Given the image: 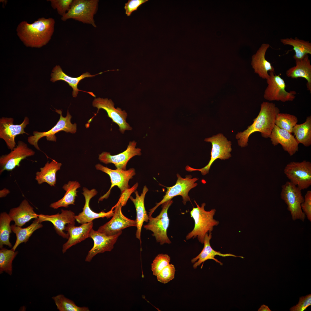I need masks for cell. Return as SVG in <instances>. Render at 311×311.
Segmentation results:
<instances>
[{
    "instance_id": "cell-1",
    "label": "cell",
    "mask_w": 311,
    "mask_h": 311,
    "mask_svg": "<svg viewBox=\"0 0 311 311\" xmlns=\"http://www.w3.org/2000/svg\"><path fill=\"white\" fill-rule=\"evenodd\" d=\"M55 24V20L52 18H39L31 24L22 21L17 26V34L26 47L40 48L51 39Z\"/></svg>"
},
{
    "instance_id": "cell-2",
    "label": "cell",
    "mask_w": 311,
    "mask_h": 311,
    "mask_svg": "<svg viewBox=\"0 0 311 311\" xmlns=\"http://www.w3.org/2000/svg\"><path fill=\"white\" fill-rule=\"evenodd\" d=\"M280 112L279 109L274 103L263 102L261 105L260 112L252 124L243 132L236 135L238 145L242 147L247 146L249 136L256 132H260L264 138H269L275 125L276 116Z\"/></svg>"
},
{
    "instance_id": "cell-3",
    "label": "cell",
    "mask_w": 311,
    "mask_h": 311,
    "mask_svg": "<svg viewBox=\"0 0 311 311\" xmlns=\"http://www.w3.org/2000/svg\"><path fill=\"white\" fill-rule=\"evenodd\" d=\"M194 202L197 207L193 208L190 214L194 220V227L193 230L187 235L186 239L188 240L197 237L199 242L203 244L206 234L208 232H211L214 227L219 224V222L213 218L216 212L215 209L207 211L204 209L205 203H202L200 206L195 201Z\"/></svg>"
},
{
    "instance_id": "cell-4",
    "label": "cell",
    "mask_w": 311,
    "mask_h": 311,
    "mask_svg": "<svg viewBox=\"0 0 311 311\" xmlns=\"http://www.w3.org/2000/svg\"><path fill=\"white\" fill-rule=\"evenodd\" d=\"M98 0H73L71 7L61 20L65 21L73 19L96 27L94 16L97 12Z\"/></svg>"
},
{
    "instance_id": "cell-5",
    "label": "cell",
    "mask_w": 311,
    "mask_h": 311,
    "mask_svg": "<svg viewBox=\"0 0 311 311\" xmlns=\"http://www.w3.org/2000/svg\"><path fill=\"white\" fill-rule=\"evenodd\" d=\"M204 141L211 142L212 145L211 159L208 163L203 168L198 169L187 166L185 167L186 171L189 172L199 171L202 175H204L208 173L211 165L216 159L225 160L231 157L230 153L232 150L231 142L228 141L222 134L219 133L216 135L206 138Z\"/></svg>"
},
{
    "instance_id": "cell-6",
    "label": "cell",
    "mask_w": 311,
    "mask_h": 311,
    "mask_svg": "<svg viewBox=\"0 0 311 311\" xmlns=\"http://www.w3.org/2000/svg\"><path fill=\"white\" fill-rule=\"evenodd\" d=\"M55 109V111L60 115L59 119L55 125L47 131L40 132L34 131L33 132V135L28 137V142L39 151H40V149L38 145V142L42 137H45L48 141L56 142V137L55 134L60 131H62L72 134L75 133L76 132V124H73L71 123V120L72 116L68 110L66 116L63 117L61 110Z\"/></svg>"
},
{
    "instance_id": "cell-7",
    "label": "cell",
    "mask_w": 311,
    "mask_h": 311,
    "mask_svg": "<svg viewBox=\"0 0 311 311\" xmlns=\"http://www.w3.org/2000/svg\"><path fill=\"white\" fill-rule=\"evenodd\" d=\"M301 191L290 181H287L282 186L280 197L287 205L292 219H299L303 222L306 216L301 207L304 201Z\"/></svg>"
},
{
    "instance_id": "cell-8",
    "label": "cell",
    "mask_w": 311,
    "mask_h": 311,
    "mask_svg": "<svg viewBox=\"0 0 311 311\" xmlns=\"http://www.w3.org/2000/svg\"><path fill=\"white\" fill-rule=\"evenodd\" d=\"M173 202L170 200L162 204V210L160 214L155 217H149L148 223L143 226L145 229L153 232L152 236L155 237L157 242L160 245L171 242L167 234L169 223L167 212Z\"/></svg>"
},
{
    "instance_id": "cell-9",
    "label": "cell",
    "mask_w": 311,
    "mask_h": 311,
    "mask_svg": "<svg viewBox=\"0 0 311 311\" xmlns=\"http://www.w3.org/2000/svg\"><path fill=\"white\" fill-rule=\"evenodd\" d=\"M177 179L176 184L170 187L165 186L167 188L165 195L160 202L157 203L154 207L149 210L148 215L149 217L151 216L156 209L160 205L171 200L175 196H181L184 205L186 204L187 202L190 201L188 195V193L191 189L197 185V183L196 182L198 180V178L196 177L192 178L190 175H186L185 178H182L179 174H177Z\"/></svg>"
},
{
    "instance_id": "cell-10",
    "label": "cell",
    "mask_w": 311,
    "mask_h": 311,
    "mask_svg": "<svg viewBox=\"0 0 311 311\" xmlns=\"http://www.w3.org/2000/svg\"><path fill=\"white\" fill-rule=\"evenodd\" d=\"M284 173L292 183L301 190L311 185V163L306 160L292 162L285 167Z\"/></svg>"
},
{
    "instance_id": "cell-11",
    "label": "cell",
    "mask_w": 311,
    "mask_h": 311,
    "mask_svg": "<svg viewBox=\"0 0 311 311\" xmlns=\"http://www.w3.org/2000/svg\"><path fill=\"white\" fill-rule=\"evenodd\" d=\"M269 75L266 79L268 85L264 92V98L269 101H293L295 98V91H287L285 81L279 75L274 72H270Z\"/></svg>"
},
{
    "instance_id": "cell-12",
    "label": "cell",
    "mask_w": 311,
    "mask_h": 311,
    "mask_svg": "<svg viewBox=\"0 0 311 311\" xmlns=\"http://www.w3.org/2000/svg\"><path fill=\"white\" fill-rule=\"evenodd\" d=\"M114 105V103L112 100L107 98H95L92 102L93 106L98 109L97 113L100 109L105 110L108 116L118 126L119 130L122 133H124L126 130H132V127L126 121L127 116L126 112L120 108H115Z\"/></svg>"
},
{
    "instance_id": "cell-13",
    "label": "cell",
    "mask_w": 311,
    "mask_h": 311,
    "mask_svg": "<svg viewBox=\"0 0 311 311\" xmlns=\"http://www.w3.org/2000/svg\"><path fill=\"white\" fill-rule=\"evenodd\" d=\"M14 119L12 117H2L0 119V138L5 141L8 148L11 150L16 146L15 139L20 134H29L24 129L29 123V118L26 116L19 124H14Z\"/></svg>"
},
{
    "instance_id": "cell-14",
    "label": "cell",
    "mask_w": 311,
    "mask_h": 311,
    "mask_svg": "<svg viewBox=\"0 0 311 311\" xmlns=\"http://www.w3.org/2000/svg\"><path fill=\"white\" fill-rule=\"evenodd\" d=\"M35 151L28 147L27 144L19 141L16 147L9 153L0 157V173L4 170L11 171L20 166L21 161L26 158L34 156Z\"/></svg>"
},
{
    "instance_id": "cell-15",
    "label": "cell",
    "mask_w": 311,
    "mask_h": 311,
    "mask_svg": "<svg viewBox=\"0 0 311 311\" xmlns=\"http://www.w3.org/2000/svg\"><path fill=\"white\" fill-rule=\"evenodd\" d=\"M95 167L97 170L108 175L111 183L109 190L100 198L99 201H102L104 199H107L110 194L111 189L115 186H117L120 189L121 193L126 189L129 188V181L136 174L134 168H130L127 170L117 169L113 170L100 164H96Z\"/></svg>"
},
{
    "instance_id": "cell-16",
    "label": "cell",
    "mask_w": 311,
    "mask_h": 311,
    "mask_svg": "<svg viewBox=\"0 0 311 311\" xmlns=\"http://www.w3.org/2000/svg\"><path fill=\"white\" fill-rule=\"evenodd\" d=\"M122 232L121 231L114 235L109 236L92 229L90 232L89 238L93 239L94 244L89 251L85 261L90 262L97 254L111 251Z\"/></svg>"
},
{
    "instance_id": "cell-17",
    "label": "cell",
    "mask_w": 311,
    "mask_h": 311,
    "mask_svg": "<svg viewBox=\"0 0 311 311\" xmlns=\"http://www.w3.org/2000/svg\"><path fill=\"white\" fill-rule=\"evenodd\" d=\"M136 144L135 141H130L125 151L115 155H111L110 152H103L99 155L98 159L105 164H113L117 169L125 170L130 159L135 156L141 155V149L136 147Z\"/></svg>"
},
{
    "instance_id": "cell-18",
    "label": "cell",
    "mask_w": 311,
    "mask_h": 311,
    "mask_svg": "<svg viewBox=\"0 0 311 311\" xmlns=\"http://www.w3.org/2000/svg\"><path fill=\"white\" fill-rule=\"evenodd\" d=\"M122 207L121 204L113 207L111 209L113 210L115 208V209L112 218L99 227L97 231L107 235L111 236L128 227H136L135 220L129 219L123 214L122 211Z\"/></svg>"
},
{
    "instance_id": "cell-19",
    "label": "cell",
    "mask_w": 311,
    "mask_h": 311,
    "mask_svg": "<svg viewBox=\"0 0 311 311\" xmlns=\"http://www.w3.org/2000/svg\"><path fill=\"white\" fill-rule=\"evenodd\" d=\"M75 213L71 210L62 209L60 214L51 215H39L38 219L40 223L45 221L52 223L57 233L63 238L67 239L69 235L64 232L65 225L68 224L75 225Z\"/></svg>"
},
{
    "instance_id": "cell-20",
    "label": "cell",
    "mask_w": 311,
    "mask_h": 311,
    "mask_svg": "<svg viewBox=\"0 0 311 311\" xmlns=\"http://www.w3.org/2000/svg\"><path fill=\"white\" fill-rule=\"evenodd\" d=\"M82 190L83 192L82 194L85 198V204L82 208L83 211L75 217L79 223L82 224L92 222L96 219L105 217L108 218L113 216L114 211L112 209L107 212L101 211L98 213L92 211L90 207L89 202L91 199L97 194L98 192L94 189L89 190L85 187H84Z\"/></svg>"
},
{
    "instance_id": "cell-21",
    "label": "cell",
    "mask_w": 311,
    "mask_h": 311,
    "mask_svg": "<svg viewBox=\"0 0 311 311\" xmlns=\"http://www.w3.org/2000/svg\"><path fill=\"white\" fill-rule=\"evenodd\" d=\"M269 138L273 145L278 144L282 146L284 150L290 156L294 154L298 151L299 143L292 135L286 130L281 129L275 124Z\"/></svg>"
},
{
    "instance_id": "cell-22",
    "label": "cell",
    "mask_w": 311,
    "mask_h": 311,
    "mask_svg": "<svg viewBox=\"0 0 311 311\" xmlns=\"http://www.w3.org/2000/svg\"><path fill=\"white\" fill-rule=\"evenodd\" d=\"M93 226L92 221L82 224L79 226L72 224H67L65 227V230L67 232L69 237L68 241L63 245V253H65L72 246L89 238L90 232L92 229Z\"/></svg>"
},
{
    "instance_id": "cell-23",
    "label": "cell",
    "mask_w": 311,
    "mask_h": 311,
    "mask_svg": "<svg viewBox=\"0 0 311 311\" xmlns=\"http://www.w3.org/2000/svg\"><path fill=\"white\" fill-rule=\"evenodd\" d=\"M270 46L268 43H263L252 57L251 65L255 73L263 79L269 76L268 72H274V68L265 58L267 50Z\"/></svg>"
},
{
    "instance_id": "cell-24",
    "label": "cell",
    "mask_w": 311,
    "mask_h": 311,
    "mask_svg": "<svg viewBox=\"0 0 311 311\" xmlns=\"http://www.w3.org/2000/svg\"><path fill=\"white\" fill-rule=\"evenodd\" d=\"M102 73V72H101L96 75H91L89 73L86 72L83 73L78 77H72L66 74L63 71L59 65H57L53 68L52 71V73L51 74V78L50 81L52 82H55L57 81L63 80L67 82L73 89L72 95L74 97L77 96L79 91L87 92L93 96L96 97L95 95L92 92L79 90L77 88L78 85L80 81L85 78L93 77Z\"/></svg>"
},
{
    "instance_id": "cell-25",
    "label": "cell",
    "mask_w": 311,
    "mask_h": 311,
    "mask_svg": "<svg viewBox=\"0 0 311 311\" xmlns=\"http://www.w3.org/2000/svg\"><path fill=\"white\" fill-rule=\"evenodd\" d=\"M148 191V188L146 186H145L143 188L142 192L140 196L138 191L136 190L134 192L136 198H134L131 196L129 198L134 204L136 208V216L135 221L137 227L136 237L141 242V230L143 223L144 222H148L149 218L144 205L145 196Z\"/></svg>"
},
{
    "instance_id": "cell-26",
    "label": "cell",
    "mask_w": 311,
    "mask_h": 311,
    "mask_svg": "<svg viewBox=\"0 0 311 311\" xmlns=\"http://www.w3.org/2000/svg\"><path fill=\"white\" fill-rule=\"evenodd\" d=\"M212 237L211 232H209L208 235V233L206 234L204 240V246L203 249L198 256L191 259V262L192 263H194L193 265L194 269L196 268L197 267L202 263L208 259L213 260L220 265H222V263L215 258V256L217 255L223 257L231 256L244 258L242 256H238L230 253L222 254L219 251H215L212 248L210 244V240Z\"/></svg>"
},
{
    "instance_id": "cell-27",
    "label": "cell",
    "mask_w": 311,
    "mask_h": 311,
    "mask_svg": "<svg viewBox=\"0 0 311 311\" xmlns=\"http://www.w3.org/2000/svg\"><path fill=\"white\" fill-rule=\"evenodd\" d=\"M9 215L16 225L21 227L33 219L38 218V215L25 199L17 207L11 209Z\"/></svg>"
},
{
    "instance_id": "cell-28",
    "label": "cell",
    "mask_w": 311,
    "mask_h": 311,
    "mask_svg": "<svg viewBox=\"0 0 311 311\" xmlns=\"http://www.w3.org/2000/svg\"><path fill=\"white\" fill-rule=\"evenodd\" d=\"M296 65L286 71L288 77L297 79L301 77L307 81V90L311 92V65L308 55L300 60H295Z\"/></svg>"
},
{
    "instance_id": "cell-29",
    "label": "cell",
    "mask_w": 311,
    "mask_h": 311,
    "mask_svg": "<svg viewBox=\"0 0 311 311\" xmlns=\"http://www.w3.org/2000/svg\"><path fill=\"white\" fill-rule=\"evenodd\" d=\"M62 164L54 160L50 162L48 161L44 166L40 168V171L36 173L35 180L40 185L46 183L51 186H55L56 183V174L60 169Z\"/></svg>"
},
{
    "instance_id": "cell-30",
    "label": "cell",
    "mask_w": 311,
    "mask_h": 311,
    "mask_svg": "<svg viewBox=\"0 0 311 311\" xmlns=\"http://www.w3.org/2000/svg\"><path fill=\"white\" fill-rule=\"evenodd\" d=\"M80 187V183L77 181H69L62 187L63 189L66 191L63 197L58 201L51 203L50 207L57 209L62 207L67 208L71 204L75 205V198L77 196L78 191L77 190Z\"/></svg>"
},
{
    "instance_id": "cell-31",
    "label": "cell",
    "mask_w": 311,
    "mask_h": 311,
    "mask_svg": "<svg viewBox=\"0 0 311 311\" xmlns=\"http://www.w3.org/2000/svg\"><path fill=\"white\" fill-rule=\"evenodd\" d=\"M43 226L41 223L39 222L38 218L35 219L30 225L25 228H22L15 224L11 225L12 230L16 237V242L11 249L15 251L20 244L27 242L33 232Z\"/></svg>"
},
{
    "instance_id": "cell-32",
    "label": "cell",
    "mask_w": 311,
    "mask_h": 311,
    "mask_svg": "<svg viewBox=\"0 0 311 311\" xmlns=\"http://www.w3.org/2000/svg\"><path fill=\"white\" fill-rule=\"evenodd\" d=\"M284 45L292 46L295 52L293 57L295 60H300L308 54H311V43L297 37L287 38L280 39Z\"/></svg>"
},
{
    "instance_id": "cell-33",
    "label": "cell",
    "mask_w": 311,
    "mask_h": 311,
    "mask_svg": "<svg viewBox=\"0 0 311 311\" xmlns=\"http://www.w3.org/2000/svg\"><path fill=\"white\" fill-rule=\"evenodd\" d=\"M292 133L299 144L308 147L311 145V116H308L303 123L296 124L293 128Z\"/></svg>"
},
{
    "instance_id": "cell-34",
    "label": "cell",
    "mask_w": 311,
    "mask_h": 311,
    "mask_svg": "<svg viewBox=\"0 0 311 311\" xmlns=\"http://www.w3.org/2000/svg\"><path fill=\"white\" fill-rule=\"evenodd\" d=\"M12 221L9 214L3 212L0 215V248L3 247V245H6L9 247L12 246L10 241V234L12 233L10 223Z\"/></svg>"
},
{
    "instance_id": "cell-35",
    "label": "cell",
    "mask_w": 311,
    "mask_h": 311,
    "mask_svg": "<svg viewBox=\"0 0 311 311\" xmlns=\"http://www.w3.org/2000/svg\"><path fill=\"white\" fill-rule=\"evenodd\" d=\"M18 251H14L4 248L0 250V274L3 272L11 275L13 271L12 262L16 255Z\"/></svg>"
},
{
    "instance_id": "cell-36",
    "label": "cell",
    "mask_w": 311,
    "mask_h": 311,
    "mask_svg": "<svg viewBox=\"0 0 311 311\" xmlns=\"http://www.w3.org/2000/svg\"><path fill=\"white\" fill-rule=\"evenodd\" d=\"M59 311H89L88 307L77 306L72 300L67 298L62 294L52 297Z\"/></svg>"
},
{
    "instance_id": "cell-37",
    "label": "cell",
    "mask_w": 311,
    "mask_h": 311,
    "mask_svg": "<svg viewBox=\"0 0 311 311\" xmlns=\"http://www.w3.org/2000/svg\"><path fill=\"white\" fill-rule=\"evenodd\" d=\"M297 122V118L295 115L280 112L276 116L275 124L279 128L286 130L292 134L293 128Z\"/></svg>"
},
{
    "instance_id": "cell-38",
    "label": "cell",
    "mask_w": 311,
    "mask_h": 311,
    "mask_svg": "<svg viewBox=\"0 0 311 311\" xmlns=\"http://www.w3.org/2000/svg\"><path fill=\"white\" fill-rule=\"evenodd\" d=\"M170 256L167 254L158 255L151 264L153 274L156 276L164 268L170 264Z\"/></svg>"
},
{
    "instance_id": "cell-39",
    "label": "cell",
    "mask_w": 311,
    "mask_h": 311,
    "mask_svg": "<svg viewBox=\"0 0 311 311\" xmlns=\"http://www.w3.org/2000/svg\"><path fill=\"white\" fill-rule=\"evenodd\" d=\"M52 7L56 10L58 14L64 16L69 10L73 0H50Z\"/></svg>"
},
{
    "instance_id": "cell-40",
    "label": "cell",
    "mask_w": 311,
    "mask_h": 311,
    "mask_svg": "<svg viewBox=\"0 0 311 311\" xmlns=\"http://www.w3.org/2000/svg\"><path fill=\"white\" fill-rule=\"evenodd\" d=\"M175 272V269L174 265L169 264L156 276L157 279L162 283H167L174 278Z\"/></svg>"
},
{
    "instance_id": "cell-41",
    "label": "cell",
    "mask_w": 311,
    "mask_h": 311,
    "mask_svg": "<svg viewBox=\"0 0 311 311\" xmlns=\"http://www.w3.org/2000/svg\"><path fill=\"white\" fill-rule=\"evenodd\" d=\"M302 210L308 220L311 221V191H308L304 198V201L301 204Z\"/></svg>"
},
{
    "instance_id": "cell-42",
    "label": "cell",
    "mask_w": 311,
    "mask_h": 311,
    "mask_svg": "<svg viewBox=\"0 0 311 311\" xmlns=\"http://www.w3.org/2000/svg\"><path fill=\"white\" fill-rule=\"evenodd\" d=\"M311 305V294L299 298L298 303L290 308V311H304Z\"/></svg>"
},
{
    "instance_id": "cell-43",
    "label": "cell",
    "mask_w": 311,
    "mask_h": 311,
    "mask_svg": "<svg viewBox=\"0 0 311 311\" xmlns=\"http://www.w3.org/2000/svg\"><path fill=\"white\" fill-rule=\"evenodd\" d=\"M138 186V183H136L131 188H129L125 190L121 193L118 201L113 206H115L119 204H121L122 206H125L131 194L135 191Z\"/></svg>"
},
{
    "instance_id": "cell-44",
    "label": "cell",
    "mask_w": 311,
    "mask_h": 311,
    "mask_svg": "<svg viewBox=\"0 0 311 311\" xmlns=\"http://www.w3.org/2000/svg\"><path fill=\"white\" fill-rule=\"evenodd\" d=\"M147 1V0H128L125 4L124 6L126 14L127 16H130L133 12L136 10L142 4Z\"/></svg>"
},
{
    "instance_id": "cell-45",
    "label": "cell",
    "mask_w": 311,
    "mask_h": 311,
    "mask_svg": "<svg viewBox=\"0 0 311 311\" xmlns=\"http://www.w3.org/2000/svg\"><path fill=\"white\" fill-rule=\"evenodd\" d=\"M10 192L9 190L6 188H4L0 191V197H4L7 196Z\"/></svg>"
},
{
    "instance_id": "cell-46",
    "label": "cell",
    "mask_w": 311,
    "mask_h": 311,
    "mask_svg": "<svg viewBox=\"0 0 311 311\" xmlns=\"http://www.w3.org/2000/svg\"><path fill=\"white\" fill-rule=\"evenodd\" d=\"M258 311H271L268 307L265 305H261L258 310Z\"/></svg>"
}]
</instances>
